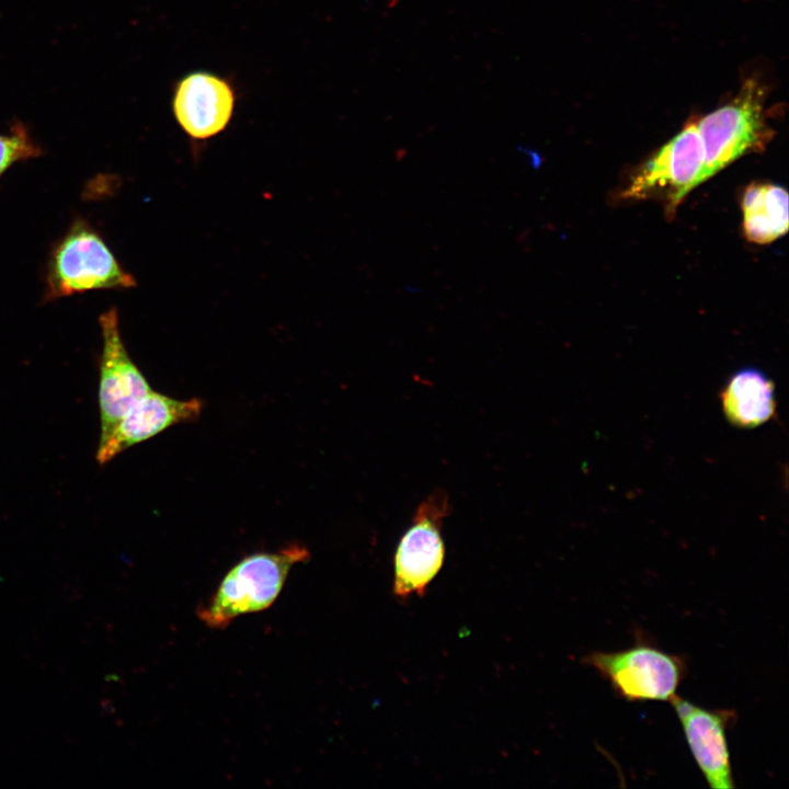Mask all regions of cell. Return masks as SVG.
I'll list each match as a JSON object with an SVG mask.
<instances>
[{
    "label": "cell",
    "instance_id": "7a4b0ae2",
    "mask_svg": "<svg viewBox=\"0 0 789 789\" xmlns=\"http://www.w3.org/2000/svg\"><path fill=\"white\" fill-rule=\"evenodd\" d=\"M765 98L764 85L748 78L733 99L697 119L705 153L700 184L742 156L762 151L770 141L774 130Z\"/></svg>",
    "mask_w": 789,
    "mask_h": 789
},
{
    "label": "cell",
    "instance_id": "8992f818",
    "mask_svg": "<svg viewBox=\"0 0 789 789\" xmlns=\"http://www.w3.org/2000/svg\"><path fill=\"white\" fill-rule=\"evenodd\" d=\"M450 510L444 490L433 491L416 507L395 551L393 593L397 597L422 595L438 574L445 560L442 527Z\"/></svg>",
    "mask_w": 789,
    "mask_h": 789
},
{
    "label": "cell",
    "instance_id": "3957f363",
    "mask_svg": "<svg viewBox=\"0 0 789 789\" xmlns=\"http://www.w3.org/2000/svg\"><path fill=\"white\" fill-rule=\"evenodd\" d=\"M136 286L99 232L76 220L55 244L47 265L45 300L98 289Z\"/></svg>",
    "mask_w": 789,
    "mask_h": 789
},
{
    "label": "cell",
    "instance_id": "277c9868",
    "mask_svg": "<svg viewBox=\"0 0 789 789\" xmlns=\"http://www.w3.org/2000/svg\"><path fill=\"white\" fill-rule=\"evenodd\" d=\"M584 663L627 701H670L686 673L681 656L642 641L621 651L592 652Z\"/></svg>",
    "mask_w": 789,
    "mask_h": 789
},
{
    "label": "cell",
    "instance_id": "5b68a950",
    "mask_svg": "<svg viewBox=\"0 0 789 789\" xmlns=\"http://www.w3.org/2000/svg\"><path fill=\"white\" fill-rule=\"evenodd\" d=\"M705 163V153L697 119L662 146L630 176L621 192L626 199L658 198L667 215H674L684 197L697 185Z\"/></svg>",
    "mask_w": 789,
    "mask_h": 789
},
{
    "label": "cell",
    "instance_id": "9c48e42d",
    "mask_svg": "<svg viewBox=\"0 0 789 789\" xmlns=\"http://www.w3.org/2000/svg\"><path fill=\"white\" fill-rule=\"evenodd\" d=\"M672 704L695 763L712 789H733L734 778L727 740L735 712L707 709L674 696Z\"/></svg>",
    "mask_w": 789,
    "mask_h": 789
},
{
    "label": "cell",
    "instance_id": "8fae6325",
    "mask_svg": "<svg viewBox=\"0 0 789 789\" xmlns=\"http://www.w3.org/2000/svg\"><path fill=\"white\" fill-rule=\"evenodd\" d=\"M727 420L740 428L757 427L776 411L775 386L762 370L742 368L729 377L720 392Z\"/></svg>",
    "mask_w": 789,
    "mask_h": 789
},
{
    "label": "cell",
    "instance_id": "52a82bcc",
    "mask_svg": "<svg viewBox=\"0 0 789 789\" xmlns=\"http://www.w3.org/2000/svg\"><path fill=\"white\" fill-rule=\"evenodd\" d=\"M233 79L211 70H193L174 81L171 108L175 122L193 140H208L230 124L238 101Z\"/></svg>",
    "mask_w": 789,
    "mask_h": 789
},
{
    "label": "cell",
    "instance_id": "6da1fadb",
    "mask_svg": "<svg viewBox=\"0 0 789 789\" xmlns=\"http://www.w3.org/2000/svg\"><path fill=\"white\" fill-rule=\"evenodd\" d=\"M308 559L307 547L298 544L243 558L199 605L197 616L209 628L222 629L241 615L268 608L281 593L290 569Z\"/></svg>",
    "mask_w": 789,
    "mask_h": 789
},
{
    "label": "cell",
    "instance_id": "30bf717a",
    "mask_svg": "<svg viewBox=\"0 0 789 789\" xmlns=\"http://www.w3.org/2000/svg\"><path fill=\"white\" fill-rule=\"evenodd\" d=\"M203 407L204 403L198 398L179 400L151 390L100 439L96 451L99 465L108 462L125 449L173 425L195 421Z\"/></svg>",
    "mask_w": 789,
    "mask_h": 789
},
{
    "label": "cell",
    "instance_id": "4fadbf2b",
    "mask_svg": "<svg viewBox=\"0 0 789 789\" xmlns=\"http://www.w3.org/2000/svg\"><path fill=\"white\" fill-rule=\"evenodd\" d=\"M42 148L32 139L26 127L14 123L8 134H0V176L15 162L37 158Z\"/></svg>",
    "mask_w": 789,
    "mask_h": 789
},
{
    "label": "cell",
    "instance_id": "ba28073f",
    "mask_svg": "<svg viewBox=\"0 0 789 789\" xmlns=\"http://www.w3.org/2000/svg\"><path fill=\"white\" fill-rule=\"evenodd\" d=\"M102 333L99 404L101 439L118 421L152 389L135 365L119 332L116 308H110L99 319Z\"/></svg>",
    "mask_w": 789,
    "mask_h": 789
},
{
    "label": "cell",
    "instance_id": "7c38bea8",
    "mask_svg": "<svg viewBox=\"0 0 789 789\" xmlns=\"http://www.w3.org/2000/svg\"><path fill=\"white\" fill-rule=\"evenodd\" d=\"M743 231L757 244H767L788 230V194L777 184L752 183L742 196Z\"/></svg>",
    "mask_w": 789,
    "mask_h": 789
}]
</instances>
